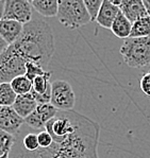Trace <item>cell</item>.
Returning <instances> with one entry per match:
<instances>
[{"instance_id":"2e32d148","label":"cell","mask_w":150,"mask_h":158,"mask_svg":"<svg viewBox=\"0 0 150 158\" xmlns=\"http://www.w3.org/2000/svg\"><path fill=\"white\" fill-rule=\"evenodd\" d=\"M150 36V17H144L132 23L130 37H149Z\"/></svg>"},{"instance_id":"484cf974","label":"cell","mask_w":150,"mask_h":158,"mask_svg":"<svg viewBox=\"0 0 150 158\" xmlns=\"http://www.w3.org/2000/svg\"><path fill=\"white\" fill-rule=\"evenodd\" d=\"M4 4H6V1L4 0H0V20H2V18H3Z\"/></svg>"},{"instance_id":"ac0fdd59","label":"cell","mask_w":150,"mask_h":158,"mask_svg":"<svg viewBox=\"0 0 150 158\" xmlns=\"http://www.w3.org/2000/svg\"><path fill=\"white\" fill-rule=\"evenodd\" d=\"M17 94L10 83H0V106H13Z\"/></svg>"},{"instance_id":"9c48e42d","label":"cell","mask_w":150,"mask_h":158,"mask_svg":"<svg viewBox=\"0 0 150 158\" xmlns=\"http://www.w3.org/2000/svg\"><path fill=\"white\" fill-rule=\"evenodd\" d=\"M50 77H51V73L46 71L45 74L36 77L32 81V89L30 94L33 96L37 104L50 103V99H51Z\"/></svg>"},{"instance_id":"7402d4cb","label":"cell","mask_w":150,"mask_h":158,"mask_svg":"<svg viewBox=\"0 0 150 158\" xmlns=\"http://www.w3.org/2000/svg\"><path fill=\"white\" fill-rule=\"evenodd\" d=\"M103 0H83L84 6H85L86 10L89 17H91L92 21H96L97 15L99 13V10L101 8Z\"/></svg>"},{"instance_id":"5bb4252c","label":"cell","mask_w":150,"mask_h":158,"mask_svg":"<svg viewBox=\"0 0 150 158\" xmlns=\"http://www.w3.org/2000/svg\"><path fill=\"white\" fill-rule=\"evenodd\" d=\"M131 29H132V23L126 18L122 12H119L118 15L116 16L115 20L113 21L112 27H111L110 30L112 31L116 37L126 40V38L130 37Z\"/></svg>"},{"instance_id":"3957f363","label":"cell","mask_w":150,"mask_h":158,"mask_svg":"<svg viewBox=\"0 0 150 158\" xmlns=\"http://www.w3.org/2000/svg\"><path fill=\"white\" fill-rule=\"evenodd\" d=\"M120 54L130 68H143L150 64V36L124 40Z\"/></svg>"},{"instance_id":"4fadbf2b","label":"cell","mask_w":150,"mask_h":158,"mask_svg":"<svg viewBox=\"0 0 150 158\" xmlns=\"http://www.w3.org/2000/svg\"><path fill=\"white\" fill-rule=\"evenodd\" d=\"M37 105V102L35 101L32 94H27L16 97L15 102H14L12 107L14 108V110L17 113L19 117H21L25 120L27 117L30 116L35 110Z\"/></svg>"},{"instance_id":"ffe728a7","label":"cell","mask_w":150,"mask_h":158,"mask_svg":"<svg viewBox=\"0 0 150 158\" xmlns=\"http://www.w3.org/2000/svg\"><path fill=\"white\" fill-rule=\"evenodd\" d=\"M23 148L27 152H34L40 149L37 140V134L35 133H27L23 138H20Z\"/></svg>"},{"instance_id":"30bf717a","label":"cell","mask_w":150,"mask_h":158,"mask_svg":"<svg viewBox=\"0 0 150 158\" xmlns=\"http://www.w3.org/2000/svg\"><path fill=\"white\" fill-rule=\"evenodd\" d=\"M112 1L119 8L120 12L131 23L148 16L143 0H112Z\"/></svg>"},{"instance_id":"ba28073f","label":"cell","mask_w":150,"mask_h":158,"mask_svg":"<svg viewBox=\"0 0 150 158\" xmlns=\"http://www.w3.org/2000/svg\"><path fill=\"white\" fill-rule=\"evenodd\" d=\"M24 124L25 120L12 106H0V131L15 136L20 132Z\"/></svg>"},{"instance_id":"f1b7e54d","label":"cell","mask_w":150,"mask_h":158,"mask_svg":"<svg viewBox=\"0 0 150 158\" xmlns=\"http://www.w3.org/2000/svg\"><path fill=\"white\" fill-rule=\"evenodd\" d=\"M0 158H10V154H6L3 156H0Z\"/></svg>"},{"instance_id":"7c38bea8","label":"cell","mask_w":150,"mask_h":158,"mask_svg":"<svg viewBox=\"0 0 150 158\" xmlns=\"http://www.w3.org/2000/svg\"><path fill=\"white\" fill-rule=\"evenodd\" d=\"M24 30V25L14 20H0V36L8 43L9 46L13 45L20 37Z\"/></svg>"},{"instance_id":"5b68a950","label":"cell","mask_w":150,"mask_h":158,"mask_svg":"<svg viewBox=\"0 0 150 158\" xmlns=\"http://www.w3.org/2000/svg\"><path fill=\"white\" fill-rule=\"evenodd\" d=\"M50 104L59 111H71L76 104V94L71 85L64 80H55L51 83Z\"/></svg>"},{"instance_id":"44dd1931","label":"cell","mask_w":150,"mask_h":158,"mask_svg":"<svg viewBox=\"0 0 150 158\" xmlns=\"http://www.w3.org/2000/svg\"><path fill=\"white\" fill-rule=\"evenodd\" d=\"M46 73V70L43 67H41L40 65L35 64V63L29 62L26 64V73L25 75L30 80L31 82L35 79L36 77H40Z\"/></svg>"},{"instance_id":"e0dca14e","label":"cell","mask_w":150,"mask_h":158,"mask_svg":"<svg viewBox=\"0 0 150 158\" xmlns=\"http://www.w3.org/2000/svg\"><path fill=\"white\" fill-rule=\"evenodd\" d=\"M10 84H11L12 89L17 96L30 94L31 89H32V82L26 75H19V77H14L10 82Z\"/></svg>"},{"instance_id":"52a82bcc","label":"cell","mask_w":150,"mask_h":158,"mask_svg":"<svg viewBox=\"0 0 150 158\" xmlns=\"http://www.w3.org/2000/svg\"><path fill=\"white\" fill-rule=\"evenodd\" d=\"M59 110L50 103L38 104L37 107L30 116L25 119V124L35 131H44L45 125L58 115Z\"/></svg>"},{"instance_id":"8fae6325","label":"cell","mask_w":150,"mask_h":158,"mask_svg":"<svg viewBox=\"0 0 150 158\" xmlns=\"http://www.w3.org/2000/svg\"><path fill=\"white\" fill-rule=\"evenodd\" d=\"M119 12V8L113 3L112 0H103L101 8L99 10L97 18H96V23L101 28L111 29L113 21L115 20L116 16L118 15Z\"/></svg>"},{"instance_id":"83f0119b","label":"cell","mask_w":150,"mask_h":158,"mask_svg":"<svg viewBox=\"0 0 150 158\" xmlns=\"http://www.w3.org/2000/svg\"><path fill=\"white\" fill-rule=\"evenodd\" d=\"M0 83H8V81H6V77H4L3 71H2L1 68H0Z\"/></svg>"},{"instance_id":"9a60e30c","label":"cell","mask_w":150,"mask_h":158,"mask_svg":"<svg viewBox=\"0 0 150 158\" xmlns=\"http://www.w3.org/2000/svg\"><path fill=\"white\" fill-rule=\"evenodd\" d=\"M30 3L37 13L45 17H54L58 15L59 3L57 0H32Z\"/></svg>"},{"instance_id":"6da1fadb","label":"cell","mask_w":150,"mask_h":158,"mask_svg":"<svg viewBox=\"0 0 150 158\" xmlns=\"http://www.w3.org/2000/svg\"><path fill=\"white\" fill-rule=\"evenodd\" d=\"M99 135L98 123L79 114L75 130L47 149L40 148L34 152H27L23 148L19 135H15L10 158H99Z\"/></svg>"},{"instance_id":"4316f807","label":"cell","mask_w":150,"mask_h":158,"mask_svg":"<svg viewBox=\"0 0 150 158\" xmlns=\"http://www.w3.org/2000/svg\"><path fill=\"white\" fill-rule=\"evenodd\" d=\"M143 3H144L145 9L147 11V14L150 17V0H143Z\"/></svg>"},{"instance_id":"d6986e66","label":"cell","mask_w":150,"mask_h":158,"mask_svg":"<svg viewBox=\"0 0 150 158\" xmlns=\"http://www.w3.org/2000/svg\"><path fill=\"white\" fill-rule=\"evenodd\" d=\"M15 137L11 134H8L3 131H0V156L10 154L13 148Z\"/></svg>"},{"instance_id":"277c9868","label":"cell","mask_w":150,"mask_h":158,"mask_svg":"<svg viewBox=\"0 0 150 158\" xmlns=\"http://www.w3.org/2000/svg\"><path fill=\"white\" fill-rule=\"evenodd\" d=\"M58 19L65 28L79 29L91 23L83 0H59Z\"/></svg>"},{"instance_id":"7a4b0ae2","label":"cell","mask_w":150,"mask_h":158,"mask_svg":"<svg viewBox=\"0 0 150 158\" xmlns=\"http://www.w3.org/2000/svg\"><path fill=\"white\" fill-rule=\"evenodd\" d=\"M11 47L26 63H35L45 69L48 67L55 51L51 27L43 19H32L30 23L24 25L20 37Z\"/></svg>"},{"instance_id":"603a6c76","label":"cell","mask_w":150,"mask_h":158,"mask_svg":"<svg viewBox=\"0 0 150 158\" xmlns=\"http://www.w3.org/2000/svg\"><path fill=\"white\" fill-rule=\"evenodd\" d=\"M37 140H38V144H40L41 149H47V148L51 147V144L53 143L52 137L49 135V133L45 130L37 134Z\"/></svg>"},{"instance_id":"8992f818","label":"cell","mask_w":150,"mask_h":158,"mask_svg":"<svg viewBox=\"0 0 150 158\" xmlns=\"http://www.w3.org/2000/svg\"><path fill=\"white\" fill-rule=\"evenodd\" d=\"M32 6L28 0H6L3 18L14 20L21 25L32 20Z\"/></svg>"},{"instance_id":"d4e9b609","label":"cell","mask_w":150,"mask_h":158,"mask_svg":"<svg viewBox=\"0 0 150 158\" xmlns=\"http://www.w3.org/2000/svg\"><path fill=\"white\" fill-rule=\"evenodd\" d=\"M8 48H9L8 43H6V40H4L1 36H0V55H1L3 52H6Z\"/></svg>"},{"instance_id":"cb8c5ba5","label":"cell","mask_w":150,"mask_h":158,"mask_svg":"<svg viewBox=\"0 0 150 158\" xmlns=\"http://www.w3.org/2000/svg\"><path fill=\"white\" fill-rule=\"evenodd\" d=\"M139 88L145 96L150 97V72L143 74L139 81Z\"/></svg>"}]
</instances>
